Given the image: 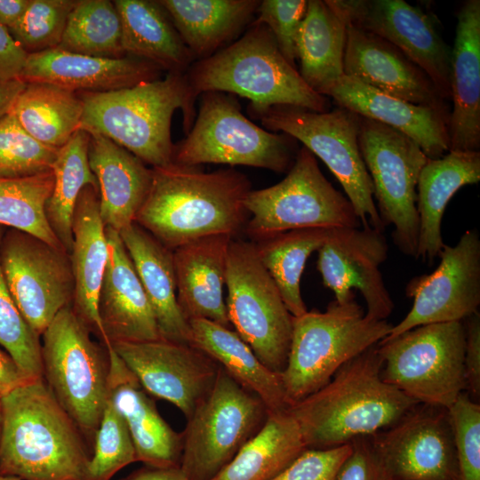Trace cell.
<instances>
[{"label": "cell", "instance_id": "1", "mask_svg": "<svg viewBox=\"0 0 480 480\" xmlns=\"http://www.w3.org/2000/svg\"><path fill=\"white\" fill-rule=\"evenodd\" d=\"M251 190L248 178L232 168L205 172L174 163L152 168L135 222L171 251L208 236L234 237L248 220Z\"/></svg>", "mask_w": 480, "mask_h": 480}, {"label": "cell", "instance_id": "2", "mask_svg": "<svg viewBox=\"0 0 480 480\" xmlns=\"http://www.w3.org/2000/svg\"><path fill=\"white\" fill-rule=\"evenodd\" d=\"M382 367L377 344L343 364L319 390L288 408L308 448H333L372 436L418 404L383 380Z\"/></svg>", "mask_w": 480, "mask_h": 480}, {"label": "cell", "instance_id": "3", "mask_svg": "<svg viewBox=\"0 0 480 480\" xmlns=\"http://www.w3.org/2000/svg\"><path fill=\"white\" fill-rule=\"evenodd\" d=\"M0 474L20 480H84L83 433L44 379L1 397Z\"/></svg>", "mask_w": 480, "mask_h": 480}, {"label": "cell", "instance_id": "4", "mask_svg": "<svg viewBox=\"0 0 480 480\" xmlns=\"http://www.w3.org/2000/svg\"><path fill=\"white\" fill-rule=\"evenodd\" d=\"M84 104L80 129L101 134L152 168L173 163V113L180 108L186 134L196 112L186 73L105 92H77Z\"/></svg>", "mask_w": 480, "mask_h": 480}, {"label": "cell", "instance_id": "5", "mask_svg": "<svg viewBox=\"0 0 480 480\" xmlns=\"http://www.w3.org/2000/svg\"><path fill=\"white\" fill-rule=\"evenodd\" d=\"M186 76L195 100L207 92L237 94L250 100L252 116L279 105L316 112L330 108L329 99L306 84L282 55L268 28L255 20L231 44L194 61Z\"/></svg>", "mask_w": 480, "mask_h": 480}, {"label": "cell", "instance_id": "6", "mask_svg": "<svg viewBox=\"0 0 480 480\" xmlns=\"http://www.w3.org/2000/svg\"><path fill=\"white\" fill-rule=\"evenodd\" d=\"M392 326L366 317L355 298L332 300L324 312L293 316L287 363L280 373L290 406L326 385L343 364L385 339Z\"/></svg>", "mask_w": 480, "mask_h": 480}, {"label": "cell", "instance_id": "7", "mask_svg": "<svg viewBox=\"0 0 480 480\" xmlns=\"http://www.w3.org/2000/svg\"><path fill=\"white\" fill-rule=\"evenodd\" d=\"M71 306L61 309L42 334L43 379L83 435L94 436L108 399L107 348Z\"/></svg>", "mask_w": 480, "mask_h": 480}, {"label": "cell", "instance_id": "8", "mask_svg": "<svg viewBox=\"0 0 480 480\" xmlns=\"http://www.w3.org/2000/svg\"><path fill=\"white\" fill-rule=\"evenodd\" d=\"M462 322L417 326L378 343L381 377L418 404L450 408L466 391Z\"/></svg>", "mask_w": 480, "mask_h": 480}, {"label": "cell", "instance_id": "9", "mask_svg": "<svg viewBox=\"0 0 480 480\" xmlns=\"http://www.w3.org/2000/svg\"><path fill=\"white\" fill-rule=\"evenodd\" d=\"M190 131L174 147L173 163L246 165L276 172H288L293 156L291 137L269 132L249 120L229 93L201 95Z\"/></svg>", "mask_w": 480, "mask_h": 480}, {"label": "cell", "instance_id": "10", "mask_svg": "<svg viewBox=\"0 0 480 480\" xmlns=\"http://www.w3.org/2000/svg\"><path fill=\"white\" fill-rule=\"evenodd\" d=\"M264 129L300 141L330 169L344 189L361 226L384 232L373 199V186L358 142L359 116L340 107L325 112L273 106L255 116Z\"/></svg>", "mask_w": 480, "mask_h": 480}, {"label": "cell", "instance_id": "11", "mask_svg": "<svg viewBox=\"0 0 480 480\" xmlns=\"http://www.w3.org/2000/svg\"><path fill=\"white\" fill-rule=\"evenodd\" d=\"M245 207V231L255 242L295 229L361 227L349 200L327 180L305 147L284 179L249 192Z\"/></svg>", "mask_w": 480, "mask_h": 480}, {"label": "cell", "instance_id": "12", "mask_svg": "<svg viewBox=\"0 0 480 480\" xmlns=\"http://www.w3.org/2000/svg\"><path fill=\"white\" fill-rule=\"evenodd\" d=\"M264 403L220 366L215 383L188 419L180 468L188 480H211L262 428Z\"/></svg>", "mask_w": 480, "mask_h": 480}, {"label": "cell", "instance_id": "13", "mask_svg": "<svg viewBox=\"0 0 480 480\" xmlns=\"http://www.w3.org/2000/svg\"><path fill=\"white\" fill-rule=\"evenodd\" d=\"M225 284L231 326L265 366L281 373L287 363L293 316L261 264L253 242L231 240Z\"/></svg>", "mask_w": 480, "mask_h": 480}, {"label": "cell", "instance_id": "14", "mask_svg": "<svg viewBox=\"0 0 480 480\" xmlns=\"http://www.w3.org/2000/svg\"><path fill=\"white\" fill-rule=\"evenodd\" d=\"M358 142L384 226L393 225L396 246L403 254L417 259L416 189L428 158L404 133L360 116Z\"/></svg>", "mask_w": 480, "mask_h": 480}, {"label": "cell", "instance_id": "15", "mask_svg": "<svg viewBox=\"0 0 480 480\" xmlns=\"http://www.w3.org/2000/svg\"><path fill=\"white\" fill-rule=\"evenodd\" d=\"M0 263L18 308L41 337L57 314L72 305L75 282L69 253L10 228L0 243Z\"/></svg>", "mask_w": 480, "mask_h": 480}, {"label": "cell", "instance_id": "16", "mask_svg": "<svg viewBox=\"0 0 480 480\" xmlns=\"http://www.w3.org/2000/svg\"><path fill=\"white\" fill-rule=\"evenodd\" d=\"M438 257L440 263L435 271L415 276L406 285L405 293L413 300L412 307L400 323L393 324L386 338L424 324L462 322L478 311L480 237L477 230H467L453 246L444 244Z\"/></svg>", "mask_w": 480, "mask_h": 480}, {"label": "cell", "instance_id": "17", "mask_svg": "<svg viewBox=\"0 0 480 480\" xmlns=\"http://www.w3.org/2000/svg\"><path fill=\"white\" fill-rule=\"evenodd\" d=\"M350 25L399 49L432 80L444 100L451 99V52L423 10L404 0H326Z\"/></svg>", "mask_w": 480, "mask_h": 480}, {"label": "cell", "instance_id": "18", "mask_svg": "<svg viewBox=\"0 0 480 480\" xmlns=\"http://www.w3.org/2000/svg\"><path fill=\"white\" fill-rule=\"evenodd\" d=\"M370 439L392 480H460L446 408L418 404Z\"/></svg>", "mask_w": 480, "mask_h": 480}, {"label": "cell", "instance_id": "19", "mask_svg": "<svg viewBox=\"0 0 480 480\" xmlns=\"http://www.w3.org/2000/svg\"><path fill=\"white\" fill-rule=\"evenodd\" d=\"M111 346L147 393L172 403L187 420L211 392L220 369L192 345L160 339Z\"/></svg>", "mask_w": 480, "mask_h": 480}, {"label": "cell", "instance_id": "20", "mask_svg": "<svg viewBox=\"0 0 480 480\" xmlns=\"http://www.w3.org/2000/svg\"><path fill=\"white\" fill-rule=\"evenodd\" d=\"M317 252V269L334 300L344 303L354 299L352 289H356L365 300L366 317L387 320L394 302L380 271L388 252L383 232L370 226L332 228Z\"/></svg>", "mask_w": 480, "mask_h": 480}, {"label": "cell", "instance_id": "21", "mask_svg": "<svg viewBox=\"0 0 480 480\" xmlns=\"http://www.w3.org/2000/svg\"><path fill=\"white\" fill-rule=\"evenodd\" d=\"M343 70L382 92L450 118V108L430 77L399 49L371 32L347 25Z\"/></svg>", "mask_w": 480, "mask_h": 480}, {"label": "cell", "instance_id": "22", "mask_svg": "<svg viewBox=\"0 0 480 480\" xmlns=\"http://www.w3.org/2000/svg\"><path fill=\"white\" fill-rule=\"evenodd\" d=\"M108 260L98 308L104 347L160 340L156 320L119 233L106 228Z\"/></svg>", "mask_w": 480, "mask_h": 480}, {"label": "cell", "instance_id": "23", "mask_svg": "<svg viewBox=\"0 0 480 480\" xmlns=\"http://www.w3.org/2000/svg\"><path fill=\"white\" fill-rule=\"evenodd\" d=\"M161 71L135 57L99 58L56 47L28 54L19 78L26 84H48L75 92H105L159 79Z\"/></svg>", "mask_w": 480, "mask_h": 480}, {"label": "cell", "instance_id": "24", "mask_svg": "<svg viewBox=\"0 0 480 480\" xmlns=\"http://www.w3.org/2000/svg\"><path fill=\"white\" fill-rule=\"evenodd\" d=\"M338 107L386 124L412 139L428 159L450 150L449 116L382 92L360 80L343 75L329 90Z\"/></svg>", "mask_w": 480, "mask_h": 480}, {"label": "cell", "instance_id": "25", "mask_svg": "<svg viewBox=\"0 0 480 480\" xmlns=\"http://www.w3.org/2000/svg\"><path fill=\"white\" fill-rule=\"evenodd\" d=\"M108 361V398L123 417L131 435L137 461L154 468H180L182 435L159 414L154 400L113 349Z\"/></svg>", "mask_w": 480, "mask_h": 480}, {"label": "cell", "instance_id": "26", "mask_svg": "<svg viewBox=\"0 0 480 480\" xmlns=\"http://www.w3.org/2000/svg\"><path fill=\"white\" fill-rule=\"evenodd\" d=\"M450 150L480 148V1L467 0L457 13L451 52Z\"/></svg>", "mask_w": 480, "mask_h": 480}, {"label": "cell", "instance_id": "27", "mask_svg": "<svg viewBox=\"0 0 480 480\" xmlns=\"http://www.w3.org/2000/svg\"><path fill=\"white\" fill-rule=\"evenodd\" d=\"M229 235H213L172 251L177 301L189 321L206 319L231 328L223 285L226 282Z\"/></svg>", "mask_w": 480, "mask_h": 480}, {"label": "cell", "instance_id": "28", "mask_svg": "<svg viewBox=\"0 0 480 480\" xmlns=\"http://www.w3.org/2000/svg\"><path fill=\"white\" fill-rule=\"evenodd\" d=\"M87 133L88 160L98 183L100 217L106 228L119 233L135 222L150 188L152 168L110 139Z\"/></svg>", "mask_w": 480, "mask_h": 480}, {"label": "cell", "instance_id": "29", "mask_svg": "<svg viewBox=\"0 0 480 480\" xmlns=\"http://www.w3.org/2000/svg\"><path fill=\"white\" fill-rule=\"evenodd\" d=\"M72 235L69 255L75 291L71 307L104 345L98 301L107 265L108 244L100 213L98 188L87 185L82 189L74 210Z\"/></svg>", "mask_w": 480, "mask_h": 480}, {"label": "cell", "instance_id": "30", "mask_svg": "<svg viewBox=\"0 0 480 480\" xmlns=\"http://www.w3.org/2000/svg\"><path fill=\"white\" fill-rule=\"evenodd\" d=\"M119 235L153 309L160 338L191 345L190 326L177 301L172 251L136 222Z\"/></svg>", "mask_w": 480, "mask_h": 480}, {"label": "cell", "instance_id": "31", "mask_svg": "<svg viewBox=\"0 0 480 480\" xmlns=\"http://www.w3.org/2000/svg\"><path fill=\"white\" fill-rule=\"evenodd\" d=\"M480 181V152L449 150L428 159L417 183V259L431 263L444 246L442 220L451 198L466 185Z\"/></svg>", "mask_w": 480, "mask_h": 480}, {"label": "cell", "instance_id": "32", "mask_svg": "<svg viewBox=\"0 0 480 480\" xmlns=\"http://www.w3.org/2000/svg\"><path fill=\"white\" fill-rule=\"evenodd\" d=\"M188 324L191 345L255 394L269 412H283L290 407L280 373L265 366L235 331L206 319H192Z\"/></svg>", "mask_w": 480, "mask_h": 480}, {"label": "cell", "instance_id": "33", "mask_svg": "<svg viewBox=\"0 0 480 480\" xmlns=\"http://www.w3.org/2000/svg\"><path fill=\"white\" fill-rule=\"evenodd\" d=\"M195 60L207 58L237 37L260 0H159Z\"/></svg>", "mask_w": 480, "mask_h": 480}, {"label": "cell", "instance_id": "34", "mask_svg": "<svg viewBox=\"0 0 480 480\" xmlns=\"http://www.w3.org/2000/svg\"><path fill=\"white\" fill-rule=\"evenodd\" d=\"M121 20L125 56L144 60L168 73H186L195 60L157 1H113Z\"/></svg>", "mask_w": 480, "mask_h": 480}, {"label": "cell", "instance_id": "35", "mask_svg": "<svg viewBox=\"0 0 480 480\" xmlns=\"http://www.w3.org/2000/svg\"><path fill=\"white\" fill-rule=\"evenodd\" d=\"M347 25L326 0H308L297 37L300 75L315 92L326 97L344 75Z\"/></svg>", "mask_w": 480, "mask_h": 480}, {"label": "cell", "instance_id": "36", "mask_svg": "<svg viewBox=\"0 0 480 480\" xmlns=\"http://www.w3.org/2000/svg\"><path fill=\"white\" fill-rule=\"evenodd\" d=\"M307 449L288 409L268 412L262 428L211 480H271Z\"/></svg>", "mask_w": 480, "mask_h": 480}, {"label": "cell", "instance_id": "37", "mask_svg": "<svg viewBox=\"0 0 480 480\" xmlns=\"http://www.w3.org/2000/svg\"><path fill=\"white\" fill-rule=\"evenodd\" d=\"M83 112L77 92L48 84H27L11 111L29 135L55 148L80 129Z\"/></svg>", "mask_w": 480, "mask_h": 480}, {"label": "cell", "instance_id": "38", "mask_svg": "<svg viewBox=\"0 0 480 480\" xmlns=\"http://www.w3.org/2000/svg\"><path fill=\"white\" fill-rule=\"evenodd\" d=\"M332 228L290 230L253 243L261 264L294 317L308 311L300 292V277L307 260L328 239Z\"/></svg>", "mask_w": 480, "mask_h": 480}, {"label": "cell", "instance_id": "39", "mask_svg": "<svg viewBox=\"0 0 480 480\" xmlns=\"http://www.w3.org/2000/svg\"><path fill=\"white\" fill-rule=\"evenodd\" d=\"M89 134L79 129L61 147L53 163V188L45 204L46 220L63 248L70 253L73 244L72 220L82 189L98 188L88 160ZM99 189V188H98Z\"/></svg>", "mask_w": 480, "mask_h": 480}, {"label": "cell", "instance_id": "40", "mask_svg": "<svg viewBox=\"0 0 480 480\" xmlns=\"http://www.w3.org/2000/svg\"><path fill=\"white\" fill-rule=\"evenodd\" d=\"M58 48L99 58L125 57L121 20L114 3L78 0L68 18Z\"/></svg>", "mask_w": 480, "mask_h": 480}, {"label": "cell", "instance_id": "41", "mask_svg": "<svg viewBox=\"0 0 480 480\" xmlns=\"http://www.w3.org/2000/svg\"><path fill=\"white\" fill-rule=\"evenodd\" d=\"M52 188V171L25 178H0V225L63 248L45 216V204Z\"/></svg>", "mask_w": 480, "mask_h": 480}, {"label": "cell", "instance_id": "42", "mask_svg": "<svg viewBox=\"0 0 480 480\" xmlns=\"http://www.w3.org/2000/svg\"><path fill=\"white\" fill-rule=\"evenodd\" d=\"M59 149L34 139L11 112L0 118V178H25L51 172Z\"/></svg>", "mask_w": 480, "mask_h": 480}, {"label": "cell", "instance_id": "43", "mask_svg": "<svg viewBox=\"0 0 480 480\" xmlns=\"http://www.w3.org/2000/svg\"><path fill=\"white\" fill-rule=\"evenodd\" d=\"M5 232L0 225V243ZM0 347L30 380L43 379L40 337L18 308L5 282L0 263Z\"/></svg>", "mask_w": 480, "mask_h": 480}, {"label": "cell", "instance_id": "44", "mask_svg": "<svg viewBox=\"0 0 480 480\" xmlns=\"http://www.w3.org/2000/svg\"><path fill=\"white\" fill-rule=\"evenodd\" d=\"M94 436L84 480H110L123 468L137 461L127 426L109 398Z\"/></svg>", "mask_w": 480, "mask_h": 480}, {"label": "cell", "instance_id": "45", "mask_svg": "<svg viewBox=\"0 0 480 480\" xmlns=\"http://www.w3.org/2000/svg\"><path fill=\"white\" fill-rule=\"evenodd\" d=\"M78 0H30L21 18L8 28L28 53L59 46L68 18Z\"/></svg>", "mask_w": 480, "mask_h": 480}, {"label": "cell", "instance_id": "46", "mask_svg": "<svg viewBox=\"0 0 480 480\" xmlns=\"http://www.w3.org/2000/svg\"><path fill=\"white\" fill-rule=\"evenodd\" d=\"M448 412L460 480H480V404L464 391Z\"/></svg>", "mask_w": 480, "mask_h": 480}, {"label": "cell", "instance_id": "47", "mask_svg": "<svg viewBox=\"0 0 480 480\" xmlns=\"http://www.w3.org/2000/svg\"><path fill=\"white\" fill-rule=\"evenodd\" d=\"M308 8V0H263L255 21L266 25L284 59L294 68L297 37Z\"/></svg>", "mask_w": 480, "mask_h": 480}, {"label": "cell", "instance_id": "48", "mask_svg": "<svg viewBox=\"0 0 480 480\" xmlns=\"http://www.w3.org/2000/svg\"><path fill=\"white\" fill-rule=\"evenodd\" d=\"M351 450V444L327 449L308 448L271 480H334Z\"/></svg>", "mask_w": 480, "mask_h": 480}, {"label": "cell", "instance_id": "49", "mask_svg": "<svg viewBox=\"0 0 480 480\" xmlns=\"http://www.w3.org/2000/svg\"><path fill=\"white\" fill-rule=\"evenodd\" d=\"M352 450L334 480H392L370 436L353 440Z\"/></svg>", "mask_w": 480, "mask_h": 480}, {"label": "cell", "instance_id": "50", "mask_svg": "<svg viewBox=\"0 0 480 480\" xmlns=\"http://www.w3.org/2000/svg\"><path fill=\"white\" fill-rule=\"evenodd\" d=\"M466 333L465 376L466 392L476 402L480 397V314L479 311L463 320Z\"/></svg>", "mask_w": 480, "mask_h": 480}, {"label": "cell", "instance_id": "51", "mask_svg": "<svg viewBox=\"0 0 480 480\" xmlns=\"http://www.w3.org/2000/svg\"><path fill=\"white\" fill-rule=\"evenodd\" d=\"M27 56L8 28L0 24V80L19 78Z\"/></svg>", "mask_w": 480, "mask_h": 480}, {"label": "cell", "instance_id": "52", "mask_svg": "<svg viewBox=\"0 0 480 480\" xmlns=\"http://www.w3.org/2000/svg\"><path fill=\"white\" fill-rule=\"evenodd\" d=\"M32 381L21 371L13 358L0 347V397Z\"/></svg>", "mask_w": 480, "mask_h": 480}, {"label": "cell", "instance_id": "53", "mask_svg": "<svg viewBox=\"0 0 480 480\" xmlns=\"http://www.w3.org/2000/svg\"><path fill=\"white\" fill-rule=\"evenodd\" d=\"M27 84L20 78L0 80V118L9 114Z\"/></svg>", "mask_w": 480, "mask_h": 480}, {"label": "cell", "instance_id": "54", "mask_svg": "<svg viewBox=\"0 0 480 480\" xmlns=\"http://www.w3.org/2000/svg\"><path fill=\"white\" fill-rule=\"evenodd\" d=\"M121 480H188L180 468L148 467L137 470Z\"/></svg>", "mask_w": 480, "mask_h": 480}, {"label": "cell", "instance_id": "55", "mask_svg": "<svg viewBox=\"0 0 480 480\" xmlns=\"http://www.w3.org/2000/svg\"><path fill=\"white\" fill-rule=\"evenodd\" d=\"M30 0H0V24L7 28L23 15Z\"/></svg>", "mask_w": 480, "mask_h": 480}, {"label": "cell", "instance_id": "56", "mask_svg": "<svg viewBox=\"0 0 480 480\" xmlns=\"http://www.w3.org/2000/svg\"><path fill=\"white\" fill-rule=\"evenodd\" d=\"M2 429H3V408H2V402L0 397V441L2 436Z\"/></svg>", "mask_w": 480, "mask_h": 480}, {"label": "cell", "instance_id": "57", "mask_svg": "<svg viewBox=\"0 0 480 480\" xmlns=\"http://www.w3.org/2000/svg\"><path fill=\"white\" fill-rule=\"evenodd\" d=\"M0 480H20L18 477L11 476H4L0 474Z\"/></svg>", "mask_w": 480, "mask_h": 480}]
</instances>
